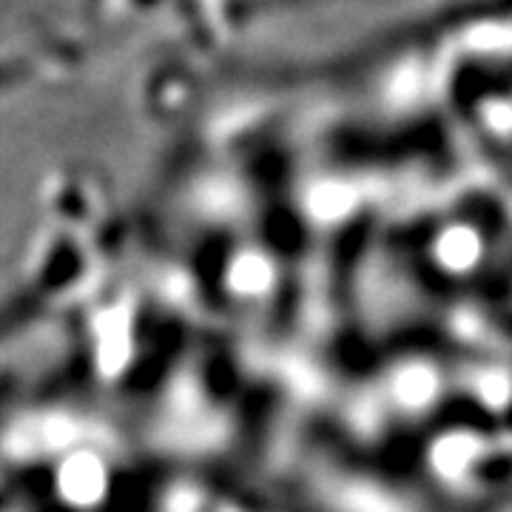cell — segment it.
<instances>
[{"label":"cell","mask_w":512,"mask_h":512,"mask_svg":"<svg viewBox=\"0 0 512 512\" xmlns=\"http://www.w3.org/2000/svg\"><path fill=\"white\" fill-rule=\"evenodd\" d=\"M106 487V473L92 453H74L60 467V490L72 504H94Z\"/></svg>","instance_id":"cell-1"},{"label":"cell","mask_w":512,"mask_h":512,"mask_svg":"<svg viewBox=\"0 0 512 512\" xmlns=\"http://www.w3.org/2000/svg\"><path fill=\"white\" fill-rule=\"evenodd\" d=\"M433 393H436V373L430 367L410 365L396 376V396L410 407L427 404Z\"/></svg>","instance_id":"cell-2"},{"label":"cell","mask_w":512,"mask_h":512,"mask_svg":"<svg viewBox=\"0 0 512 512\" xmlns=\"http://www.w3.org/2000/svg\"><path fill=\"white\" fill-rule=\"evenodd\" d=\"M476 447L478 444L473 436H464V433L447 436V439L439 441V447L433 453V461H436L439 473H444V476H458L470 464V458L476 456Z\"/></svg>","instance_id":"cell-3"},{"label":"cell","mask_w":512,"mask_h":512,"mask_svg":"<svg viewBox=\"0 0 512 512\" xmlns=\"http://www.w3.org/2000/svg\"><path fill=\"white\" fill-rule=\"evenodd\" d=\"M481 393H484V399L493 404H501L507 399V393H510V384L504 376H487L484 379V387H481Z\"/></svg>","instance_id":"cell-4"}]
</instances>
